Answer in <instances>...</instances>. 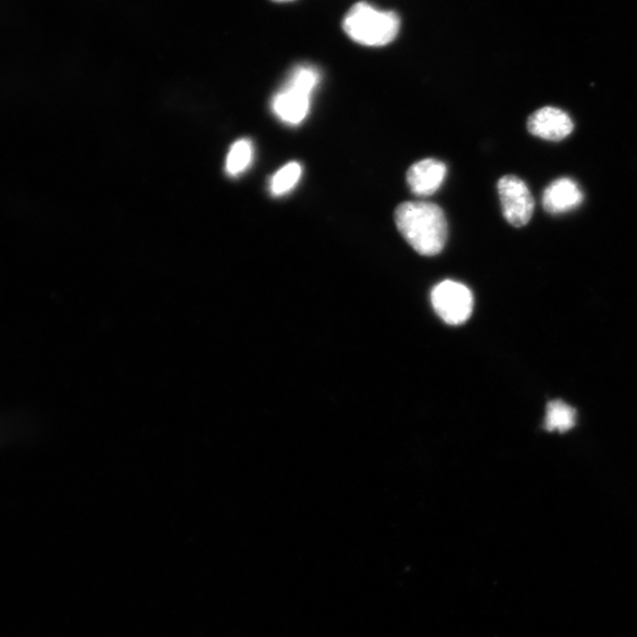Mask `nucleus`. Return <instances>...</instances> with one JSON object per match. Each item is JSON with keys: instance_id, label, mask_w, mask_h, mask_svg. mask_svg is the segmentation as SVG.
Here are the masks:
<instances>
[{"instance_id": "nucleus-1", "label": "nucleus", "mask_w": 637, "mask_h": 637, "mask_svg": "<svg viewBox=\"0 0 637 637\" xmlns=\"http://www.w3.org/2000/svg\"><path fill=\"white\" fill-rule=\"evenodd\" d=\"M396 225L415 252L435 257L448 240V221L441 208L432 202H404L395 213Z\"/></svg>"}, {"instance_id": "nucleus-2", "label": "nucleus", "mask_w": 637, "mask_h": 637, "mask_svg": "<svg viewBox=\"0 0 637 637\" xmlns=\"http://www.w3.org/2000/svg\"><path fill=\"white\" fill-rule=\"evenodd\" d=\"M321 82L314 66L299 65L290 73L284 88L274 96L272 109L288 126H299L308 117L312 95Z\"/></svg>"}, {"instance_id": "nucleus-3", "label": "nucleus", "mask_w": 637, "mask_h": 637, "mask_svg": "<svg viewBox=\"0 0 637 637\" xmlns=\"http://www.w3.org/2000/svg\"><path fill=\"white\" fill-rule=\"evenodd\" d=\"M400 21L395 12L380 11L366 3L355 4L346 15L344 29L357 43L383 47L399 33Z\"/></svg>"}, {"instance_id": "nucleus-4", "label": "nucleus", "mask_w": 637, "mask_h": 637, "mask_svg": "<svg viewBox=\"0 0 637 637\" xmlns=\"http://www.w3.org/2000/svg\"><path fill=\"white\" fill-rule=\"evenodd\" d=\"M432 302L441 321L449 325L464 324L474 310L471 290L452 280L442 282L433 289Z\"/></svg>"}, {"instance_id": "nucleus-5", "label": "nucleus", "mask_w": 637, "mask_h": 637, "mask_svg": "<svg viewBox=\"0 0 637 637\" xmlns=\"http://www.w3.org/2000/svg\"><path fill=\"white\" fill-rule=\"evenodd\" d=\"M503 215L514 227L529 224L534 214L535 201L528 186L515 175L503 176L497 185Z\"/></svg>"}, {"instance_id": "nucleus-6", "label": "nucleus", "mask_w": 637, "mask_h": 637, "mask_svg": "<svg viewBox=\"0 0 637 637\" xmlns=\"http://www.w3.org/2000/svg\"><path fill=\"white\" fill-rule=\"evenodd\" d=\"M532 135L550 142H561L574 132V122L563 110L553 107L538 109L528 120Z\"/></svg>"}, {"instance_id": "nucleus-7", "label": "nucleus", "mask_w": 637, "mask_h": 637, "mask_svg": "<svg viewBox=\"0 0 637 637\" xmlns=\"http://www.w3.org/2000/svg\"><path fill=\"white\" fill-rule=\"evenodd\" d=\"M447 165L438 160L426 159L414 163L408 172L410 189L420 197L433 196L445 182Z\"/></svg>"}, {"instance_id": "nucleus-8", "label": "nucleus", "mask_w": 637, "mask_h": 637, "mask_svg": "<svg viewBox=\"0 0 637 637\" xmlns=\"http://www.w3.org/2000/svg\"><path fill=\"white\" fill-rule=\"evenodd\" d=\"M544 207L550 214L574 211L584 202V192L570 177H562L550 184L544 192Z\"/></svg>"}, {"instance_id": "nucleus-9", "label": "nucleus", "mask_w": 637, "mask_h": 637, "mask_svg": "<svg viewBox=\"0 0 637 637\" xmlns=\"http://www.w3.org/2000/svg\"><path fill=\"white\" fill-rule=\"evenodd\" d=\"M576 421L575 411L563 401H551L547 409L546 428L549 432H567Z\"/></svg>"}, {"instance_id": "nucleus-10", "label": "nucleus", "mask_w": 637, "mask_h": 637, "mask_svg": "<svg viewBox=\"0 0 637 637\" xmlns=\"http://www.w3.org/2000/svg\"><path fill=\"white\" fill-rule=\"evenodd\" d=\"M253 160V145L243 138L235 142L229 151L226 170L230 176H238L249 167Z\"/></svg>"}, {"instance_id": "nucleus-11", "label": "nucleus", "mask_w": 637, "mask_h": 637, "mask_svg": "<svg viewBox=\"0 0 637 637\" xmlns=\"http://www.w3.org/2000/svg\"><path fill=\"white\" fill-rule=\"evenodd\" d=\"M301 175L302 168L300 163L290 162L284 165L271 179V192L275 197L285 196V193L296 188Z\"/></svg>"}, {"instance_id": "nucleus-12", "label": "nucleus", "mask_w": 637, "mask_h": 637, "mask_svg": "<svg viewBox=\"0 0 637 637\" xmlns=\"http://www.w3.org/2000/svg\"><path fill=\"white\" fill-rule=\"evenodd\" d=\"M275 2H278V3H290V2H295V0H275Z\"/></svg>"}]
</instances>
